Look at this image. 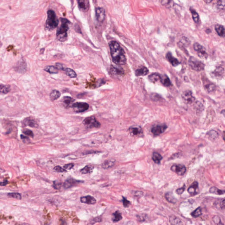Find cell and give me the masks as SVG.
<instances>
[{
    "mask_svg": "<svg viewBox=\"0 0 225 225\" xmlns=\"http://www.w3.org/2000/svg\"><path fill=\"white\" fill-rule=\"evenodd\" d=\"M165 197L166 199L167 200L168 202H169L174 204L177 202L176 198L173 196L172 193H167L165 195Z\"/></svg>",
    "mask_w": 225,
    "mask_h": 225,
    "instance_id": "836d02e7",
    "label": "cell"
},
{
    "mask_svg": "<svg viewBox=\"0 0 225 225\" xmlns=\"http://www.w3.org/2000/svg\"><path fill=\"white\" fill-rule=\"evenodd\" d=\"M75 30L77 31V32L79 33H82V31H81V29H80V27L79 26L78 27V24H76L75 26Z\"/></svg>",
    "mask_w": 225,
    "mask_h": 225,
    "instance_id": "9f6ffc18",
    "label": "cell"
},
{
    "mask_svg": "<svg viewBox=\"0 0 225 225\" xmlns=\"http://www.w3.org/2000/svg\"><path fill=\"white\" fill-rule=\"evenodd\" d=\"M213 221L215 223L217 224H223L221 223V220H220V218L217 216H215L213 217Z\"/></svg>",
    "mask_w": 225,
    "mask_h": 225,
    "instance_id": "f907efd6",
    "label": "cell"
},
{
    "mask_svg": "<svg viewBox=\"0 0 225 225\" xmlns=\"http://www.w3.org/2000/svg\"><path fill=\"white\" fill-rule=\"evenodd\" d=\"M215 88H216L215 86L213 84H209L205 86V89L207 91V92L210 93V92H212L214 91L215 90Z\"/></svg>",
    "mask_w": 225,
    "mask_h": 225,
    "instance_id": "7bdbcfd3",
    "label": "cell"
},
{
    "mask_svg": "<svg viewBox=\"0 0 225 225\" xmlns=\"http://www.w3.org/2000/svg\"><path fill=\"white\" fill-rule=\"evenodd\" d=\"M44 70L48 73L51 74H56L58 73L59 69L56 66H47L45 67Z\"/></svg>",
    "mask_w": 225,
    "mask_h": 225,
    "instance_id": "484cf974",
    "label": "cell"
},
{
    "mask_svg": "<svg viewBox=\"0 0 225 225\" xmlns=\"http://www.w3.org/2000/svg\"><path fill=\"white\" fill-rule=\"evenodd\" d=\"M129 131L132 136H140L143 135V129L140 127H131L129 128Z\"/></svg>",
    "mask_w": 225,
    "mask_h": 225,
    "instance_id": "e0dca14e",
    "label": "cell"
},
{
    "mask_svg": "<svg viewBox=\"0 0 225 225\" xmlns=\"http://www.w3.org/2000/svg\"><path fill=\"white\" fill-rule=\"evenodd\" d=\"M187 191L192 196H194L198 194L199 191L198 182L197 181L193 182L188 189Z\"/></svg>",
    "mask_w": 225,
    "mask_h": 225,
    "instance_id": "9a60e30c",
    "label": "cell"
},
{
    "mask_svg": "<svg viewBox=\"0 0 225 225\" xmlns=\"http://www.w3.org/2000/svg\"><path fill=\"white\" fill-rule=\"evenodd\" d=\"M167 126L166 125H157L152 128L151 132L153 135L158 136L162 133H163L164 131L167 128Z\"/></svg>",
    "mask_w": 225,
    "mask_h": 225,
    "instance_id": "8fae6325",
    "label": "cell"
},
{
    "mask_svg": "<svg viewBox=\"0 0 225 225\" xmlns=\"http://www.w3.org/2000/svg\"><path fill=\"white\" fill-rule=\"evenodd\" d=\"M166 58L169 62L171 64L172 66H177L180 64V63L178 60L174 58L172 56V54L171 52H168L166 55Z\"/></svg>",
    "mask_w": 225,
    "mask_h": 225,
    "instance_id": "ffe728a7",
    "label": "cell"
},
{
    "mask_svg": "<svg viewBox=\"0 0 225 225\" xmlns=\"http://www.w3.org/2000/svg\"><path fill=\"white\" fill-rule=\"evenodd\" d=\"M170 222L172 224H182L183 223L182 221L179 218L175 217L174 216H172L170 218Z\"/></svg>",
    "mask_w": 225,
    "mask_h": 225,
    "instance_id": "74e56055",
    "label": "cell"
},
{
    "mask_svg": "<svg viewBox=\"0 0 225 225\" xmlns=\"http://www.w3.org/2000/svg\"><path fill=\"white\" fill-rule=\"evenodd\" d=\"M171 169L173 172L180 176H182L185 174L186 168L183 165L180 164H175L171 168Z\"/></svg>",
    "mask_w": 225,
    "mask_h": 225,
    "instance_id": "ba28073f",
    "label": "cell"
},
{
    "mask_svg": "<svg viewBox=\"0 0 225 225\" xmlns=\"http://www.w3.org/2000/svg\"><path fill=\"white\" fill-rule=\"evenodd\" d=\"M182 96L184 102L188 104L192 103L195 100V97L193 96L192 92L190 90L186 91L183 92Z\"/></svg>",
    "mask_w": 225,
    "mask_h": 225,
    "instance_id": "9c48e42d",
    "label": "cell"
},
{
    "mask_svg": "<svg viewBox=\"0 0 225 225\" xmlns=\"http://www.w3.org/2000/svg\"><path fill=\"white\" fill-rule=\"evenodd\" d=\"M8 183V181L7 180H4L3 182H1L0 185L1 186H5Z\"/></svg>",
    "mask_w": 225,
    "mask_h": 225,
    "instance_id": "11a10c76",
    "label": "cell"
},
{
    "mask_svg": "<svg viewBox=\"0 0 225 225\" xmlns=\"http://www.w3.org/2000/svg\"><path fill=\"white\" fill-rule=\"evenodd\" d=\"M74 101L75 100L72 97H69V96H65L62 99V103L65 107L68 108L72 107Z\"/></svg>",
    "mask_w": 225,
    "mask_h": 225,
    "instance_id": "2e32d148",
    "label": "cell"
},
{
    "mask_svg": "<svg viewBox=\"0 0 225 225\" xmlns=\"http://www.w3.org/2000/svg\"><path fill=\"white\" fill-rule=\"evenodd\" d=\"M222 206L225 208V200H223V202H222Z\"/></svg>",
    "mask_w": 225,
    "mask_h": 225,
    "instance_id": "680465c9",
    "label": "cell"
},
{
    "mask_svg": "<svg viewBox=\"0 0 225 225\" xmlns=\"http://www.w3.org/2000/svg\"><path fill=\"white\" fill-rule=\"evenodd\" d=\"M64 71L66 74L69 78H75L77 77V73L72 69L66 68Z\"/></svg>",
    "mask_w": 225,
    "mask_h": 225,
    "instance_id": "1f68e13d",
    "label": "cell"
},
{
    "mask_svg": "<svg viewBox=\"0 0 225 225\" xmlns=\"http://www.w3.org/2000/svg\"><path fill=\"white\" fill-rule=\"evenodd\" d=\"M223 139L225 141V132H224L223 135Z\"/></svg>",
    "mask_w": 225,
    "mask_h": 225,
    "instance_id": "6125c7cd",
    "label": "cell"
},
{
    "mask_svg": "<svg viewBox=\"0 0 225 225\" xmlns=\"http://www.w3.org/2000/svg\"><path fill=\"white\" fill-rule=\"evenodd\" d=\"M224 70L223 68L221 67L216 68V69L211 73L212 77L215 79H221L223 76Z\"/></svg>",
    "mask_w": 225,
    "mask_h": 225,
    "instance_id": "d6986e66",
    "label": "cell"
},
{
    "mask_svg": "<svg viewBox=\"0 0 225 225\" xmlns=\"http://www.w3.org/2000/svg\"><path fill=\"white\" fill-rule=\"evenodd\" d=\"M78 6L79 9L83 12H87L89 9V1L88 0H78Z\"/></svg>",
    "mask_w": 225,
    "mask_h": 225,
    "instance_id": "5bb4252c",
    "label": "cell"
},
{
    "mask_svg": "<svg viewBox=\"0 0 225 225\" xmlns=\"http://www.w3.org/2000/svg\"><path fill=\"white\" fill-rule=\"evenodd\" d=\"M215 30L220 37H225V28L223 26L219 24L216 25L215 26Z\"/></svg>",
    "mask_w": 225,
    "mask_h": 225,
    "instance_id": "603a6c76",
    "label": "cell"
},
{
    "mask_svg": "<svg viewBox=\"0 0 225 225\" xmlns=\"http://www.w3.org/2000/svg\"><path fill=\"white\" fill-rule=\"evenodd\" d=\"M74 164L73 163H69L66 164L63 166V168L65 169L70 170L74 167Z\"/></svg>",
    "mask_w": 225,
    "mask_h": 225,
    "instance_id": "816d5d0a",
    "label": "cell"
},
{
    "mask_svg": "<svg viewBox=\"0 0 225 225\" xmlns=\"http://www.w3.org/2000/svg\"><path fill=\"white\" fill-rule=\"evenodd\" d=\"M161 75L157 73H153L150 74L148 77L149 80L151 82L155 83L161 79Z\"/></svg>",
    "mask_w": 225,
    "mask_h": 225,
    "instance_id": "f546056e",
    "label": "cell"
},
{
    "mask_svg": "<svg viewBox=\"0 0 225 225\" xmlns=\"http://www.w3.org/2000/svg\"><path fill=\"white\" fill-rule=\"evenodd\" d=\"M122 202L123 204L124 207H128L130 205H131L130 202L129 201H128L125 197H122Z\"/></svg>",
    "mask_w": 225,
    "mask_h": 225,
    "instance_id": "f6af8a7d",
    "label": "cell"
},
{
    "mask_svg": "<svg viewBox=\"0 0 225 225\" xmlns=\"http://www.w3.org/2000/svg\"><path fill=\"white\" fill-rule=\"evenodd\" d=\"M189 65L192 69L196 71H201L205 69V65L194 57H190L188 61Z\"/></svg>",
    "mask_w": 225,
    "mask_h": 225,
    "instance_id": "277c9868",
    "label": "cell"
},
{
    "mask_svg": "<svg viewBox=\"0 0 225 225\" xmlns=\"http://www.w3.org/2000/svg\"><path fill=\"white\" fill-rule=\"evenodd\" d=\"M83 123L86 127L88 128H99L101 124L93 116L87 117L84 120Z\"/></svg>",
    "mask_w": 225,
    "mask_h": 225,
    "instance_id": "5b68a950",
    "label": "cell"
},
{
    "mask_svg": "<svg viewBox=\"0 0 225 225\" xmlns=\"http://www.w3.org/2000/svg\"><path fill=\"white\" fill-rule=\"evenodd\" d=\"M162 83L165 86L168 87L171 85V82L169 79L166 75H161V79H160Z\"/></svg>",
    "mask_w": 225,
    "mask_h": 225,
    "instance_id": "cb8c5ba5",
    "label": "cell"
},
{
    "mask_svg": "<svg viewBox=\"0 0 225 225\" xmlns=\"http://www.w3.org/2000/svg\"><path fill=\"white\" fill-rule=\"evenodd\" d=\"M84 181L81 180H77L73 178H69L65 181L63 183V187L65 189H69V188L74 186L77 185L79 183H83Z\"/></svg>",
    "mask_w": 225,
    "mask_h": 225,
    "instance_id": "4fadbf2b",
    "label": "cell"
},
{
    "mask_svg": "<svg viewBox=\"0 0 225 225\" xmlns=\"http://www.w3.org/2000/svg\"><path fill=\"white\" fill-rule=\"evenodd\" d=\"M213 1V0H204V1L205 2L208 4L210 3L211 2H212Z\"/></svg>",
    "mask_w": 225,
    "mask_h": 225,
    "instance_id": "6f0895ef",
    "label": "cell"
},
{
    "mask_svg": "<svg viewBox=\"0 0 225 225\" xmlns=\"http://www.w3.org/2000/svg\"><path fill=\"white\" fill-rule=\"evenodd\" d=\"M162 158V155L160 153L156 152L153 153L152 156V159L155 163L160 164Z\"/></svg>",
    "mask_w": 225,
    "mask_h": 225,
    "instance_id": "4dcf8cb0",
    "label": "cell"
},
{
    "mask_svg": "<svg viewBox=\"0 0 225 225\" xmlns=\"http://www.w3.org/2000/svg\"><path fill=\"white\" fill-rule=\"evenodd\" d=\"M80 201L82 203L88 204V205H94L96 203V199L94 197L90 195L81 197L80 198Z\"/></svg>",
    "mask_w": 225,
    "mask_h": 225,
    "instance_id": "ac0fdd59",
    "label": "cell"
},
{
    "mask_svg": "<svg viewBox=\"0 0 225 225\" xmlns=\"http://www.w3.org/2000/svg\"><path fill=\"white\" fill-rule=\"evenodd\" d=\"M25 125L32 128H37L39 126L37 122L34 119L30 118H26L24 120Z\"/></svg>",
    "mask_w": 225,
    "mask_h": 225,
    "instance_id": "44dd1931",
    "label": "cell"
},
{
    "mask_svg": "<svg viewBox=\"0 0 225 225\" xmlns=\"http://www.w3.org/2000/svg\"><path fill=\"white\" fill-rule=\"evenodd\" d=\"M110 72L111 75L115 77H121L125 73L122 68L120 66L111 65L110 68Z\"/></svg>",
    "mask_w": 225,
    "mask_h": 225,
    "instance_id": "30bf717a",
    "label": "cell"
},
{
    "mask_svg": "<svg viewBox=\"0 0 225 225\" xmlns=\"http://www.w3.org/2000/svg\"><path fill=\"white\" fill-rule=\"evenodd\" d=\"M47 20L46 21L45 26L48 30H52L58 26L59 20L56 13L52 10H49L47 12Z\"/></svg>",
    "mask_w": 225,
    "mask_h": 225,
    "instance_id": "3957f363",
    "label": "cell"
},
{
    "mask_svg": "<svg viewBox=\"0 0 225 225\" xmlns=\"http://www.w3.org/2000/svg\"><path fill=\"white\" fill-rule=\"evenodd\" d=\"M190 11H191L192 14V16L193 19V20L195 22V23H197L199 21V15H198V13L196 12L194 9L193 8H190Z\"/></svg>",
    "mask_w": 225,
    "mask_h": 225,
    "instance_id": "60d3db41",
    "label": "cell"
},
{
    "mask_svg": "<svg viewBox=\"0 0 225 225\" xmlns=\"http://www.w3.org/2000/svg\"><path fill=\"white\" fill-rule=\"evenodd\" d=\"M96 19L99 22H103L105 19V11L103 8L98 7L96 9Z\"/></svg>",
    "mask_w": 225,
    "mask_h": 225,
    "instance_id": "7c38bea8",
    "label": "cell"
},
{
    "mask_svg": "<svg viewBox=\"0 0 225 225\" xmlns=\"http://www.w3.org/2000/svg\"><path fill=\"white\" fill-rule=\"evenodd\" d=\"M94 169V167L90 165H88L84 168L80 170V172L82 174H87L91 173L92 172Z\"/></svg>",
    "mask_w": 225,
    "mask_h": 225,
    "instance_id": "f1b7e54d",
    "label": "cell"
},
{
    "mask_svg": "<svg viewBox=\"0 0 225 225\" xmlns=\"http://www.w3.org/2000/svg\"><path fill=\"white\" fill-rule=\"evenodd\" d=\"M160 2L163 5L166 6L170 3L171 0H160Z\"/></svg>",
    "mask_w": 225,
    "mask_h": 225,
    "instance_id": "db71d44e",
    "label": "cell"
},
{
    "mask_svg": "<svg viewBox=\"0 0 225 225\" xmlns=\"http://www.w3.org/2000/svg\"><path fill=\"white\" fill-rule=\"evenodd\" d=\"M221 113H222V114L225 117V109H223V110H222V111H221Z\"/></svg>",
    "mask_w": 225,
    "mask_h": 225,
    "instance_id": "91938a15",
    "label": "cell"
},
{
    "mask_svg": "<svg viewBox=\"0 0 225 225\" xmlns=\"http://www.w3.org/2000/svg\"><path fill=\"white\" fill-rule=\"evenodd\" d=\"M20 137L21 139L22 140L24 143H28V142H29V141H30L29 138L28 137H27V136H24V135H21Z\"/></svg>",
    "mask_w": 225,
    "mask_h": 225,
    "instance_id": "f5cc1de1",
    "label": "cell"
},
{
    "mask_svg": "<svg viewBox=\"0 0 225 225\" xmlns=\"http://www.w3.org/2000/svg\"><path fill=\"white\" fill-rule=\"evenodd\" d=\"M216 6L218 9L225 11V0H218Z\"/></svg>",
    "mask_w": 225,
    "mask_h": 225,
    "instance_id": "ab89813d",
    "label": "cell"
},
{
    "mask_svg": "<svg viewBox=\"0 0 225 225\" xmlns=\"http://www.w3.org/2000/svg\"><path fill=\"white\" fill-rule=\"evenodd\" d=\"M61 183H60V182H58V181H55L53 182L52 187H53L55 189L60 190V189L61 188Z\"/></svg>",
    "mask_w": 225,
    "mask_h": 225,
    "instance_id": "ee69618b",
    "label": "cell"
},
{
    "mask_svg": "<svg viewBox=\"0 0 225 225\" xmlns=\"http://www.w3.org/2000/svg\"><path fill=\"white\" fill-rule=\"evenodd\" d=\"M23 133L24 134H25L26 135H28V136H29V137H32V138L34 137V133H33V131H32L30 130H24L23 131Z\"/></svg>",
    "mask_w": 225,
    "mask_h": 225,
    "instance_id": "7dc6e473",
    "label": "cell"
},
{
    "mask_svg": "<svg viewBox=\"0 0 225 225\" xmlns=\"http://www.w3.org/2000/svg\"><path fill=\"white\" fill-rule=\"evenodd\" d=\"M45 51V48H43V49H41V54H43V53H44V52Z\"/></svg>",
    "mask_w": 225,
    "mask_h": 225,
    "instance_id": "94428289",
    "label": "cell"
},
{
    "mask_svg": "<svg viewBox=\"0 0 225 225\" xmlns=\"http://www.w3.org/2000/svg\"><path fill=\"white\" fill-rule=\"evenodd\" d=\"M194 50L197 52V55L200 58L203 59H207L208 54L206 51L205 47L199 44L198 43H195L193 45Z\"/></svg>",
    "mask_w": 225,
    "mask_h": 225,
    "instance_id": "52a82bcc",
    "label": "cell"
},
{
    "mask_svg": "<svg viewBox=\"0 0 225 225\" xmlns=\"http://www.w3.org/2000/svg\"><path fill=\"white\" fill-rule=\"evenodd\" d=\"M61 25L57 29L56 33L57 39L60 42H63L67 39V32L69 29V24L70 23L69 21L65 18H61Z\"/></svg>",
    "mask_w": 225,
    "mask_h": 225,
    "instance_id": "7a4b0ae2",
    "label": "cell"
},
{
    "mask_svg": "<svg viewBox=\"0 0 225 225\" xmlns=\"http://www.w3.org/2000/svg\"><path fill=\"white\" fill-rule=\"evenodd\" d=\"M186 189V186L185 185H184V186H183L182 187L176 190V192L177 193H178V194H182V193H183L184 192V191H185V190Z\"/></svg>",
    "mask_w": 225,
    "mask_h": 225,
    "instance_id": "c3c4849f",
    "label": "cell"
},
{
    "mask_svg": "<svg viewBox=\"0 0 225 225\" xmlns=\"http://www.w3.org/2000/svg\"><path fill=\"white\" fill-rule=\"evenodd\" d=\"M8 197H12V198H16L18 200H21L22 199L21 194L18 193H10L7 194Z\"/></svg>",
    "mask_w": 225,
    "mask_h": 225,
    "instance_id": "b9f144b4",
    "label": "cell"
},
{
    "mask_svg": "<svg viewBox=\"0 0 225 225\" xmlns=\"http://www.w3.org/2000/svg\"><path fill=\"white\" fill-rule=\"evenodd\" d=\"M149 70L145 66H141L138 68L135 71V75L136 76H144L148 74Z\"/></svg>",
    "mask_w": 225,
    "mask_h": 225,
    "instance_id": "7402d4cb",
    "label": "cell"
},
{
    "mask_svg": "<svg viewBox=\"0 0 225 225\" xmlns=\"http://www.w3.org/2000/svg\"><path fill=\"white\" fill-rule=\"evenodd\" d=\"M11 90L10 86L9 85H1L0 86V92L3 94H7Z\"/></svg>",
    "mask_w": 225,
    "mask_h": 225,
    "instance_id": "e575fe53",
    "label": "cell"
},
{
    "mask_svg": "<svg viewBox=\"0 0 225 225\" xmlns=\"http://www.w3.org/2000/svg\"><path fill=\"white\" fill-rule=\"evenodd\" d=\"M56 66L59 70H64L66 69L65 68L63 65L61 63H56Z\"/></svg>",
    "mask_w": 225,
    "mask_h": 225,
    "instance_id": "681fc988",
    "label": "cell"
},
{
    "mask_svg": "<svg viewBox=\"0 0 225 225\" xmlns=\"http://www.w3.org/2000/svg\"><path fill=\"white\" fill-rule=\"evenodd\" d=\"M112 216H113V217H112V220L113 223H117L118 221H120L122 218V213L119 211H115L112 214Z\"/></svg>",
    "mask_w": 225,
    "mask_h": 225,
    "instance_id": "d6a6232c",
    "label": "cell"
},
{
    "mask_svg": "<svg viewBox=\"0 0 225 225\" xmlns=\"http://www.w3.org/2000/svg\"><path fill=\"white\" fill-rule=\"evenodd\" d=\"M202 214V209L201 207H198V208L193 211L191 213V215L193 218H197L201 216Z\"/></svg>",
    "mask_w": 225,
    "mask_h": 225,
    "instance_id": "d590c367",
    "label": "cell"
},
{
    "mask_svg": "<svg viewBox=\"0 0 225 225\" xmlns=\"http://www.w3.org/2000/svg\"><path fill=\"white\" fill-rule=\"evenodd\" d=\"M209 192L210 193L218 195L225 194V190H221L215 186L211 187L209 189Z\"/></svg>",
    "mask_w": 225,
    "mask_h": 225,
    "instance_id": "d4e9b609",
    "label": "cell"
},
{
    "mask_svg": "<svg viewBox=\"0 0 225 225\" xmlns=\"http://www.w3.org/2000/svg\"><path fill=\"white\" fill-rule=\"evenodd\" d=\"M53 169H54V170L55 171H56V172H66V169H65L64 168H62L60 166H56Z\"/></svg>",
    "mask_w": 225,
    "mask_h": 225,
    "instance_id": "bcb514c9",
    "label": "cell"
},
{
    "mask_svg": "<svg viewBox=\"0 0 225 225\" xmlns=\"http://www.w3.org/2000/svg\"><path fill=\"white\" fill-rule=\"evenodd\" d=\"M207 135H208V137L211 140H215L218 137V133L214 130H211L209 131L207 133Z\"/></svg>",
    "mask_w": 225,
    "mask_h": 225,
    "instance_id": "f35d334b",
    "label": "cell"
},
{
    "mask_svg": "<svg viewBox=\"0 0 225 225\" xmlns=\"http://www.w3.org/2000/svg\"><path fill=\"white\" fill-rule=\"evenodd\" d=\"M72 107L74 112L80 113L87 110L89 108V105L84 102H77L73 104Z\"/></svg>",
    "mask_w": 225,
    "mask_h": 225,
    "instance_id": "8992f818",
    "label": "cell"
},
{
    "mask_svg": "<svg viewBox=\"0 0 225 225\" xmlns=\"http://www.w3.org/2000/svg\"><path fill=\"white\" fill-rule=\"evenodd\" d=\"M115 161L113 160H106L102 165V167L104 169H108L114 166Z\"/></svg>",
    "mask_w": 225,
    "mask_h": 225,
    "instance_id": "4316f807",
    "label": "cell"
},
{
    "mask_svg": "<svg viewBox=\"0 0 225 225\" xmlns=\"http://www.w3.org/2000/svg\"><path fill=\"white\" fill-rule=\"evenodd\" d=\"M61 96L60 93L59 91L53 90L50 94V99L52 101L58 100Z\"/></svg>",
    "mask_w": 225,
    "mask_h": 225,
    "instance_id": "83f0119b",
    "label": "cell"
},
{
    "mask_svg": "<svg viewBox=\"0 0 225 225\" xmlns=\"http://www.w3.org/2000/svg\"><path fill=\"white\" fill-rule=\"evenodd\" d=\"M109 47L113 62L118 65H125L127 60L125 53L119 44L115 41H111L109 43Z\"/></svg>",
    "mask_w": 225,
    "mask_h": 225,
    "instance_id": "6da1fadb",
    "label": "cell"
},
{
    "mask_svg": "<svg viewBox=\"0 0 225 225\" xmlns=\"http://www.w3.org/2000/svg\"><path fill=\"white\" fill-rule=\"evenodd\" d=\"M21 67L22 68V72H24L25 71V69H26V64L24 62L20 61V63H17V66L16 69H17V71L19 72H20Z\"/></svg>",
    "mask_w": 225,
    "mask_h": 225,
    "instance_id": "8d00e7d4",
    "label": "cell"
}]
</instances>
